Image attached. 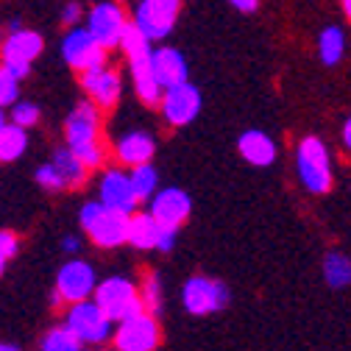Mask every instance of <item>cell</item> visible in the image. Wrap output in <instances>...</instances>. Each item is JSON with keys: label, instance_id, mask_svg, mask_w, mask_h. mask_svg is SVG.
I'll list each match as a JSON object with an SVG mask.
<instances>
[{"label": "cell", "instance_id": "obj_26", "mask_svg": "<svg viewBox=\"0 0 351 351\" xmlns=\"http://www.w3.org/2000/svg\"><path fill=\"white\" fill-rule=\"evenodd\" d=\"M324 279L329 287H348L351 285V256L343 251H329L324 256Z\"/></svg>", "mask_w": 351, "mask_h": 351}, {"label": "cell", "instance_id": "obj_16", "mask_svg": "<svg viewBox=\"0 0 351 351\" xmlns=\"http://www.w3.org/2000/svg\"><path fill=\"white\" fill-rule=\"evenodd\" d=\"M148 204H151L148 215L159 226H173V229H179L193 212V198L182 187H162L148 198Z\"/></svg>", "mask_w": 351, "mask_h": 351}, {"label": "cell", "instance_id": "obj_19", "mask_svg": "<svg viewBox=\"0 0 351 351\" xmlns=\"http://www.w3.org/2000/svg\"><path fill=\"white\" fill-rule=\"evenodd\" d=\"M154 154H156V140H154V134H148L143 128L125 131V134L114 143V156L125 167L154 162Z\"/></svg>", "mask_w": 351, "mask_h": 351}, {"label": "cell", "instance_id": "obj_7", "mask_svg": "<svg viewBox=\"0 0 351 351\" xmlns=\"http://www.w3.org/2000/svg\"><path fill=\"white\" fill-rule=\"evenodd\" d=\"M45 51V39L36 31L17 28L9 36H3V48H0V64H3L14 78H25L31 73V64Z\"/></svg>", "mask_w": 351, "mask_h": 351}, {"label": "cell", "instance_id": "obj_40", "mask_svg": "<svg viewBox=\"0 0 351 351\" xmlns=\"http://www.w3.org/2000/svg\"><path fill=\"white\" fill-rule=\"evenodd\" d=\"M0 351H20V346H12V343H0Z\"/></svg>", "mask_w": 351, "mask_h": 351}, {"label": "cell", "instance_id": "obj_18", "mask_svg": "<svg viewBox=\"0 0 351 351\" xmlns=\"http://www.w3.org/2000/svg\"><path fill=\"white\" fill-rule=\"evenodd\" d=\"M151 73L162 90H170V86L182 84V81H190V64H187L184 53L170 45H159L151 51Z\"/></svg>", "mask_w": 351, "mask_h": 351}, {"label": "cell", "instance_id": "obj_42", "mask_svg": "<svg viewBox=\"0 0 351 351\" xmlns=\"http://www.w3.org/2000/svg\"><path fill=\"white\" fill-rule=\"evenodd\" d=\"M0 48H3V31H0Z\"/></svg>", "mask_w": 351, "mask_h": 351}, {"label": "cell", "instance_id": "obj_11", "mask_svg": "<svg viewBox=\"0 0 351 351\" xmlns=\"http://www.w3.org/2000/svg\"><path fill=\"white\" fill-rule=\"evenodd\" d=\"M64 329L78 340V343H104L112 337V321L104 315V310L95 301H75L67 313Z\"/></svg>", "mask_w": 351, "mask_h": 351}, {"label": "cell", "instance_id": "obj_22", "mask_svg": "<svg viewBox=\"0 0 351 351\" xmlns=\"http://www.w3.org/2000/svg\"><path fill=\"white\" fill-rule=\"evenodd\" d=\"M156 234H159V223L148 212H131L128 215V229H125V243L134 248H156Z\"/></svg>", "mask_w": 351, "mask_h": 351}, {"label": "cell", "instance_id": "obj_41", "mask_svg": "<svg viewBox=\"0 0 351 351\" xmlns=\"http://www.w3.org/2000/svg\"><path fill=\"white\" fill-rule=\"evenodd\" d=\"M6 120H9V117H6V109H0V125H3Z\"/></svg>", "mask_w": 351, "mask_h": 351}, {"label": "cell", "instance_id": "obj_4", "mask_svg": "<svg viewBox=\"0 0 351 351\" xmlns=\"http://www.w3.org/2000/svg\"><path fill=\"white\" fill-rule=\"evenodd\" d=\"M78 221L98 248H117L125 243L128 215L106 209L101 201H86L78 212Z\"/></svg>", "mask_w": 351, "mask_h": 351}, {"label": "cell", "instance_id": "obj_14", "mask_svg": "<svg viewBox=\"0 0 351 351\" xmlns=\"http://www.w3.org/2000/svg\"><path fill=\"white\" fill-rule=\"evenodd\" d=\"M81 75V90L86 95V101L95 104L98 109H114L123 98V75L120 70H114L109 62L101 67H93Z\"/></svg>", "mask_w": 351, "mask_h": 351}, {"label": "cell", "instance_id": "obj_23", "mask_svg": "<svg viewBox=\"0 0 351 351\" xmlns=\"http://www.w3.org/2000/svg\"><path fill=\"white\" fill-rule=\"evenodd\" d=\"M25 151H28V131L6 120L0 125V165L17 162Z\"/></svg>", "mask_w": 351, "mask_h": 351}, {"label": "cell", "instance_id": "obj_20", "mask_svg": "<svg viewBox=\"0 0 351 351\" xmlns=\"http://www.w3.org/2000/svg\"><path fill=\"white\" fill-rule=\"evenodd\" d=\"M237 151L240 156L251 165V167H271L279 156V148H276V140L271 134H265L262 128H248L240 134L237 140Z\"/></svg>", "mask_w": 351, "mask_h": 351}, {"label": "cell", "instance_id": "obj_31", "mask_svg": "<svg viewBox=\"0 0 351 351\" xmlns=\"http://www.w3.org/2000/svg\"><path fill=\"white\" fill-rule=\"evenodd\" d=\"M34 179H36L39 187H45V190H51V193H62V190H67V184H64V179H62V173H59L51 162L39 165L36 173H34Z\"/></svg>", "mask_w": 351, "mask_h": 351}, {"label": "cell", "instance_id": "obj_25", "mask_svg": "<svg viewBox=\"0 0 351 351\" xmlns=\"http://www.w3.org/2000/svg\"><path fill=\"white\" fill-rule=\"evenodd\" d=\"M59 173H62V179H64V184H67V190H75V187H84V182H86V170L67 148H56L53 151V156L48 159Z\"/></svg>", "mask_w": 351, "mask_h": 351}, {"label": "cell", "instance_id": "obj_6", "mask_svg": "<svg viewBox=\"0 0 351 351\" xmlns=\"http://www.w3.org/2000/svg\"><path fill=\"white\" fill-rule=\"evenodd\" d=\"M179 12L182 0H140L131 25L154 45V42H162L173 34L176 23H179Z\"/></svg>", "mask_w": 351, "mask_h": 351}, {"label": "cell", "instance_id": "obj_38", "mask_svg": "<svg viewBox=\"0 0 351 351\" xmlns=\"http://www.w3.org/2000/svg\"><path fill=\"white\" fill-rule=\"evenodd\" d=\"M6 262H9V256L0 251V276H3V271H6Z\"/></svg>", "mask_w": 351, "mask_h": 351}, {"label": "cell", "instance_id": "obj_39", "mask_svg": "<svg viewBox=\"0 0 351 351\" xmlns=\"http://www.w3.org/2000/svg\"><path fill=\"white\" fill-rule=\"evenodd\" d=\"M340 3H343V12H346V17L351 20V0H340Z\"/></svg>", "mask_w": 351, "mask_h": 351}, {"label": "cell", "instance_id": "obj_17", "mask_svg": "<svg viewBox=\"0 0 351 351\" xmlns=\"http://www.w3.org/2000/svg\"><path fill=\"white\" fill-rule=\"evenodd\" d=\"M98 201H101L106 209H114V212H123V215L137 212V198H134V193H131L128 173H125L123 167H106V170L101 173Z\"/></svg>", "mask_w": 351, "mask_h": 351}, {"label": "cell", "instance_id": "obj_8", "mask_svg": "<svg viewBox=\"0 0 351 351\" xmlns=\"http://www.w3.org/2000/svg\"><path fill=\"white\" fill-rule=\"evenodd\" d=\"M156 106L162 109V117L167 125L182 128V125H190L201 114L204 95L193 81H182V84L170 86V90H162V98Z\"/></svg>", "mask_w": 351, "mask_h": 351}, {"label": "cell", "instance_id": "obj_36", "mask_svg": "<svg viewBox=\"0 0 351 351\" xmlns=\"http://www.w3.org/2000/svg\"><path fill=\"white\" fill-rule=\"evenodd\" d=\"M62 248H64V251H67V254H75V251H78V248H81V240H78V237H75V234H67V237H64V240H62Z\"/></svg>", "mask_w": 351, "mask_h": 351}, {"label": "cell", "instance_id": "obj_27", "mask_svg": "<svg viewBox=\"0 0 351 351\" xmlns=\"http://www.w3.org/2000/svg\"><path fill=\"white\" fill-rule=\"evenodd\" d=\"M137 290H140L143 310L156 315L162 310V282H159V276L156 274H145V279H143V285Z\"/></svg>", "mask_w": 351, "mask_h": 351}, {"label": "cell", "instance_id": "obj_12", "mask_svg": "<svg viewBox=\"0 0 351 351\" xmlns=\"http://www.w3.org/2000/svg\"><path fill=\"white\" fill-rule=\"evenodd\" d=\"M106 53L109 51H104L84 25H73L62 36V59L75 73H86V70H93V67L106 64Z\"/></svg>", "mask_w": 351, "mask_h": 351}, {"label": "cell", "instance_id": "obj_13", "mask_svg": "<svg viewBox=\"0 0 351 351\" xmlns=\"http://www.w3.org/2000/svg\"><path fill=\"white\" fill-rule=\"evenodd\" d=\"M117 351H154L159 346V324L151 313H137L117 321V329L112 332Z\"/></svg>", "mask_w": 351, "mask_h": 351}, {"label": "cell", "instance_id": "obj_37", "mask_svg": "<svg viewBox=\"0 0 351 351\" xmlns=\"http://www.w3.org/2000/svg\"><path fill=\"white\" fill-rule=\"evenodd\" d=\"M340 137H343V145H346V151H351V114H348V117H346V123H343Z\"/></svg>", "mask_w": 351, "mask_h": 351}, {"label": "cell", "instance_id": "obj_33", "mask_svg": "<svg viewBox=\"0 0 351 351\" xmlns=\"http://www.w3.org/2000/svg\"><path fill=\"white\" fill-rule=\"evenodd\" d=\"M176 240H179V229L173 226H159V234H156V251H173L176 248Z\"/></svg>", "mask_w": 351, "mask_h": 351}, {"label": "cell", "instance_id": "obj_24", "mask_svg": "<svg viewBox=\"0 0 351 351\" xmlns=\"http://www.w3.org/2000/svg\"><path fill=\"white\" fill-rule=\"evenodd\" d=\"M125 173H128V184H131V193H134L137 204L140 201H148L159 190V173H156L154 162L134 165V167H128Z\"/></svg>", "mask_w": 351, "mask_h": 351}, {"label": "cell", "instance_id": "obj_5", "mask_svg": "<svg viewBox=\"0 0 351 351\" xmlns=\"http://www.w3.org/2000/svg\"><path fill=\"white\" fill-rule=\"evenodd\" d=\"M93 295H95V304L101 306L109 321H123L128 315L143 313L140 290L125 276H109L106 282H98Z\"/></svg>", "mask_w": 351, "mask_h": 351}, {"label": "cell", "instance_id": "obj_34", "mask_svg": "<svg viewBox=\"0 0 351 351\" xmlns=\"http://www.w3.org/2000/svg\"><path fill=\"white\" fill-rule=\"evenodd\" d=\"M17 248H20V240H17L14 232H9V229L0 232V251L12 259V256H17Z\"/></svg>", "mask_w": 351, "mask_h": 351}, {"label": "cell", "instance_id": "obj_35", "mask_svg": "<svg viewBox=\"0 0 351 351\" xmlns=\"http://www.w3.org/2000/svg\"><path fill=\"white\" fill-rule=\"evenodd\" d=\"M229 3H232L237 12H243V14H251V12H256L259 0H229Z\"/></svg>", "mask_w": 351, "mask_h": 351}, {"label": "cell", "instance_id": "obj_9", "mask_svg": "<svg viewBox=\"0 0 351 351\" xmlns=\"http://www.w3.org/2000/svg\"><path fill=\"white\" fill-rule=\"evenodd\" d=\"M232 301V290L223 282H215L206 276H190L182 287V304L190 315H209L226 310Z\"/></svg>", "mask_w": 351, "mask_h": 351}, {"label": "cell", "instance_id": "obj_15", "mask_svg": "<svg viewBox=\"0 0 351 351\" xmlns=\"http://www.w3.org/2000/svg\"><path fill=\"white\" fill-rule=\"evenodd\" d=\"M95 268L90 265L86 259H70L59 268L56 274V295L62 301H86L93 293H95Z\"/></svg>", "mask_w": 351, "mask_h": 351}, {"label": "cell", "instance_id": "obj_29", "mask_svg": "<svg viewBox=\"0 0 351 351\" xmlns=\"http://www.w3.org/2000/svg\"><path fill=\"white\" fill-rule=\"evenodd\" d=\"M42 351H81V343L67 329H51L42 340Z\"/></svg>", "mask_w": 351, "mask_h": 351}, {"label": "cell", "instance_id": "obj_1", "mask_svg": "<svg viewBox=\"0 0 351 351\" xmlns=\"http://www.w3.org/2000/svg\"><path fill=\"white\" fill-rule=\"evenodd\" d=\"M101 109L90 101H81L73 106V112L64 120V148L86 167L95 170L104 165V148H101Z\"/></svg>", "mask_w": 351, "mask_h": 351}, {"label": "cell", "instance_id": "obj_28", "mask_svg": "<svg viewBox=\"0 0 351 351\" xmlns=\"http://www.w3.org/2000/svg\"><path fill=\"white\" fill-rule=\"evenodd\" d=\"M6 117H9V123H14V125H20V128L28 131V128H34V125L39 123L42 112H39V106L31 104V101H17V104L9 106Z\"/></svg>", "mask_w": 351, "mask_h": 351}, {"label": "cell", "instance_id": "obj_3", "mask_svg": "<svg viewBox=\"0 0 351 351\" xmlns=\"http://www.w3.org/2000/svg\"><path fill=\"white\" fill-rule=\"evenodd\" d=\"M295 173L306 193L313 195H326L335 184V170H332V156L329 148L321 137H304L295 148Z\"/></svg>", "mask_w": 351, "mask_h": 351}, {"label": "cell", "instance_id": "obj_10", "mask_svg": "<svg viewBox=\"0 0 351 351\" xmlns=\"http://www.w3.org/2000/svg\"><path fill=\"white\" fill-rule=\"evenodd\" d=\"M128 25V17L117 0H98V3L86 12V31L104 51H114L123 39V31Z\"/></svg>", "mask_w": 351, "mask_h": 351}, {"label": "cell", "instance_id": "obj_21", "mask_svg": "<svg viewBox=\"0 0 351 351\" xmlns=\"http://www.w3.org/2000/svg\"><path fill=\"white\" fill-rule=\"evenodd\" d=\"M348 51V34L343 25H326L318 36V56L324 67H335L346 59Z\"/></svg>", "mask_w": 351, "mask_h": 351}, {"label": "cell", "instance_id": "obj_32", "mask_svg": "<svg viewBox=\"0 0 351 351\" xmlns=\"http://www.w3.org/2000/svg\"><path fill=\"white\" fill-rule=\"evenodd\" d=\"M59 20H62L67 28L78 25V23L84 20V6L78 3V0H67V3L62 6V12H59Z\"/></svg>", "mask_w": 351, "mask_h": 351}, {"label": "cell", "instance_id": "obj_2", "mask_svg": "<svg viewBox=\"0 0 351 351\" xmlns=\"http://www.w3.org/2000/svg\"><path fill=\"white\" fill-rule=\"evenodd\" d=\"M128 62V70H131V84H134V93L137 98L145 104V106H156L159 98H162V86L156 84L154 73H151V42L134 28V25H125L123 31V39L117 45Z\"/></svg>", "mask_w": 351, "mask_h": 351}, {"label": "cell", "instance_id": "obj_30", "mask_svg": "<svg viewBox=\"0 0 351 351\" xmlns=\"http://www.w3.org/2000/svg\"><path fill=\"white\" fill-rule=\"evenodd\" d=\"M17 101H20V78H14L0 64V109H9Z\"/></svg>", "mask_w": 351, "mask_h": 351}]
</instances>
